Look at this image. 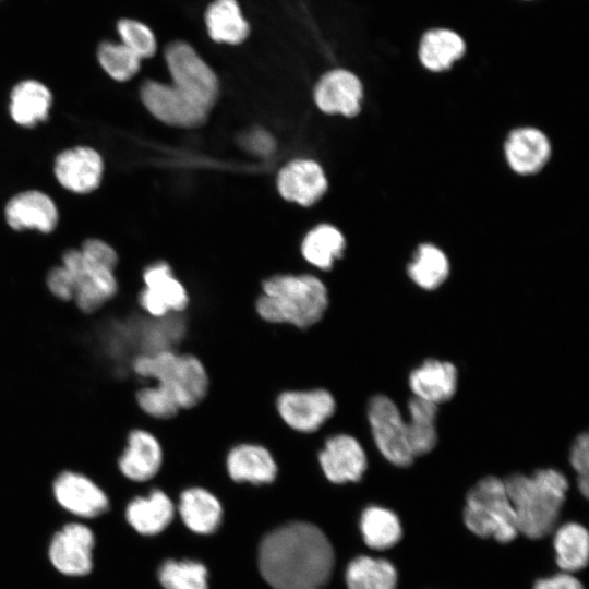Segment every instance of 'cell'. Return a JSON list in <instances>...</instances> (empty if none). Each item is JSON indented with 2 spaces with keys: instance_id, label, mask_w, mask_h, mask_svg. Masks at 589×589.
I'll return each instance as SVG.
<instances>
[{
  "instance_id": "1",
  "label": "cell",
  "mask_w": 589,
  "mask_h": 589,
  "mask_svg": "<svg viewBox=\"0 0 589 589\" xmlns=\"http://www.w3.org/2000/svg\"><path fill=\"white\" fill-rule=\"evenodd\" d=\"M334 550L327 537L309 522H289L264 537L259 567L274 589H317L333 573Z\"/></svg>"
},
{
  "instance_id": "2",
  "label": "cell",
  "mask_w": 589,
  "mask_h": 589,
  "mask_svg": "<svg viewBox=\"0 0 589 589\" xmlns=\"http://www.w3.org/2000/svg\"><path fill=\"white\" fill-rule=\"evenodd\" d=\"M252 306L264 324L306 332L324 320L330 297L325 283L313 274L280 273L261 283Z\"/></svg>"
},
{
  "instance_id": "3",
  "label": "cell",
  "mask_w": 589,
  "mask_h": 589,
  "mask_svg": "<svg viewBox=\"0 0 589 589\" xmlns=\"http://www.w3.org/2000/svg\"><path fill=\"white\" fill-rule=\"evenodd\" d=\"M129 365L141 383L163 386L173 397L181 412L202 405L211 392L207 365L199 354L188 349L135 353Z\"/></svg>"
},
{
  "instance_id": "4",
  "label": "cell",
  "mask_w": 589,
  "mask_h": 589,
  "mask_svg": "<svg viewBox=\"0 0 589 589\" xmlns=\"http://www.w3.org/2000/svg\"><path fill=\"white\" fill-rule=\"evenodd\" d=\"M518 532L530 539L549 534L564 504L568 481L558 470L539 469L531 476L512 474L504 480Z\"/></svg>"
},
{
  "instance_id": "5",
  "label": "cell",
  "mask_w": 589,
  "mask_h": 589,
  "mask_svg": "<svg viewBox=\"0 0 589 589\" xmlns=\"http://www.w3.org/2000/svg\"><path fill=\"white\" fill-rule=\"evenodd\" d=\"M467 528L481 538L510 542L518 533L516 517L504 480L488 476L468 492L464 509Z\"/></svg>"
},
{
  "instance_id": "6",
  "label": "cell",
  "mask_w": 589,
  "mask_h": 589,
  "mask_svg": "<svg viewBox=\"0 0 589 589\" xmlns=\"http://www.w3.org/2000/svg\"><path fill=\"white\" fill-rule=\"evenodd\" d=\"M273 407L279 422L290 432L318 434L337 412L334 393L325 386L294 387L279 390Z\"/></svg>"
},
{
  "instance_id": "7",
  "label": "cell",
  "mask_w": 589,
  "mask_h": 589,
  "mask_svg": "<svg viewBox=\"0 0 589 589\" xmlns=\"http://www.w3.org/2000/svg\"><path fill=\"white\" fill-rule=\"evenodd\" d=\"M165 60L172 85L209 111L219 93L217 76L209 65L184 41L169 44L165 49Z\"/></svg>"
},
{
  "instance_id": "8",
  "label": "cell",
  "mask_w": 589,
  "mask_h": 589,
  "mask_svg": "<svg viewBox=\"0 0 589 589\" xmlns=\"http://www.w3.org/2000/svg\"><path fill=\"white\" fill-rule=\"evenodd\" d=\"M142 280L144 286L137 294V304L147 317L163 318L190 310V292L168 263L158 261L147 265Z\"/></svg>"
},
{
  "instance_id": "9",
  "label": "cell",
  "mask_w": 589,
  "mask_h": 589,
  "mask_svg": "<svg viewBox=\"0 0 589 589\" xmlns=\"http://www.w3.org/2000/svg\"><path fill=\"white\" fill-rule=\"evenodd\" d=\"M61 265L74 278L73 302L81 313L95 314L118 293L119 285L115 271L87 262L80 250H68L62 256Z\"/></svg>"
},
{
  "instance_id": "10",
  "label": "cell",
  "mask_w": 589,
  "mask_h": 589,
  "mask_svg": "<svg viewBox=\"0 0 589 589\" xmlns=\"http://www.w3.org/2000/svg\"><path fill=\"white\" fill-rule=\"evenodd\" d=\"M366 418L373 441L380 453L397 467H408L412 456L406 436V422L397 405L385 395L371 397Z\"/></svg>"
},
{
  "instance_id": "11",
  "label": "cell",
  "mask_w": 589,
  "mask_h": 589,
  "mask_svg": "<svg viewBox=\"0 0 589 589\" xmlns=\"http://www.w3.org/2000/svg\"><path fill=\"white\" fill-rule=\"evenodd\" d=\"M165 456L164 444L156 431L151 426L135 425L125 434L117 466L129 481L144 483L160 472Z\"/></svg>"
},
{
  "instance_id": "12",
  "label": "cell",
  "mask_w": 589,
  "mask_h": 589,
  "mask_svg": "<svg viewBox=\"0 0 589 589\" xmlns=\"http://www.w3.org/2000/svg\"><path fill=\"white\" fill-rule=\"evenodd\" d=\"M324 477L334 484L358 482L368 468V457L357 437L346 432L327 434L316 449Z\"/></svg>"
},
{
  "instance_id": "13",
  "label": "cell",
  "mask_w": 589,
  "mask_h": 589,
  "mask_svg": "<svg viewBox=\"0 0 589 589\" xmlns=\"http://www.w3.org/2000/svg\"><path fill=\"white\" fill-rule=\"evenodd\" d=\"M145 108L159 121L178 128H196L202 125L208 110L195 104L172 84L154 80L145 81L140 89Z\"/></svg>"
},
{
  "instance_id": "14",
  "label": "cell",
  "mask_w": 589,
  "mask_h": 589,
  "mask_svg": "<svg viewBox=\"0 0 589 589\" xmlns=\"http://www.w3.org/2000/svg\"><path fill=\"white\" fill-rule=\"evenodd\" d=\"M224 465L230 480L253 485L273 483L279 470L273 450L253 440L232 443L225 452Z\"/></svg>"
},
{
  "instance_id": "15",
  "label": "cell",
  "mask_w": 589,
  "mask_h": 589,
  "mask_svg": "<svg viewBox=\"0 0 589 589\" xmlns=\"http://www.w3.org/2000/svg\"><path fill=\"white\" fill-rule=\"evenodd\" d=\"M93 531L81 522H71L55 533L49 544V560L61 574L71 577L87 575L93 568Z\"/></svg>"
},
{
  "instance_id": "16",
  "label": "cell",
  "mask_w": 589,
  "mask_h": 589,
  "mask_svg": "<svg viewBox=\"0 0 589 589\" xmlns=\"http://www.w3.org/2000/svg\"><path fill=\"white\" fill-rule=\"evenodd\" d=\"M52 494L63 509L80 518L98 517L109 507L106 492L92 478L75 470L57 474Z\"/></svg>"
},
{
  "instance_id": "17",
  "label": "cell",
  "mask_w": 589,
  "mask_h": 589,
  "mask_svg": "<svg viewBox=\"0 0 589 589\" xmlns=\"http://www.w3.org/2000/svg\"><path fill=\"white\" fill-rule=\"evenodd\" d=\"M363 85L346 69H334L321 76L314 88L317 108L327 115L356 117L362 109Z\"/></svg>"
},
{
  "instance_id": "18",
  "label": "cell",
  "mask_w": 589,
  "mask_h": 589,
  "mask_svg": "<svg viewBox=\"0 0 589 589\" xmlns=\"http://www.w3.org/2000/svg\"><path fill=\"white\" fill-rule=\"evenodd\" d=\"M503 151L508 167L515 173L533 176L548 165L552 145L548 135L540 129L519 127L508 133Z\"/></svg>"
},
{
  "instance_id": "19",
  "label": "cell",
  "mask_w": 589,
  "mask_h": 589,
  "mask_svg": "<svg viewBox=\"0 0 589 589\" xmlns=\"http://www.w3.org/2000/svg\"><path fill=\"white\" fill-rule=\"evenodd\" d=\"M55 175L67 190L84 194L101 182L104 161L100 154L88 146H76L60 153L55 161Z\"/></svg>"
},
{
  "instance_id": "20",
  "label": "cell",
  "mask_w": 589,
  "mask_h": 589,
  "mask_svg": "<svg viewBox=\"0 0 589 589\" xmlns=\"http://www.w3.org/2000/svg\"><path fill=\"white\" fill-rule=\"evenodd\" d=\"M276 184L285 200L302 206L315 204L327 190L324 170L311 159L288 163L278 172Z\"/></svg>"
},
{
  "instance_id": "21",
  "label": "cell",
  "mask_w": 589,
  "mask_h": 589,
  "mask_svg": "<svg viewBox=\"0 0 589 589\" xmlns=\"http://www.w3.org/2000/svg\"><path fill=\"white\" fill-rule=\"evenodd\" d=\"M4 214L11 228L33 229L44 233L53 231L59 219L52 199L37 190L24 191L11 197Z\"/></svg>"
},
{
  "instance_id": "22",
  "label": "cell",
  "mask_w": 589,
  "mask_h": 589,
  "mask_svg": "<svg viewBox=\"0 0 589 589\" xmlns=\"http://www.w3.org/2000/svg\"><path fill=\"white\" fill-rule=\"evenodd\" d=\"M457 386L458 371L448 361L428 359L409 375V387L414 397L437 406L452 399Z\"/></svg>"
},
{
  "instance_id": "23",
  "label": "cell",
  "mask_w": 589,
  "mask_h": 589,
  "mask_svg": "<svg viewBox=\"0 0 589 589\" xmlns=\"http://www.w3.org/2000/svg\"><path fill=\"white\" fill-rule=\"evenodd\" d=\"M175 506L171 498L160 489H153L145 496L131 500L125 508V518L141 534L154 536L161 532L172 520Z\"/></svg>"
},
{
  "instance_id": "24",
  "label": "cell",
  "mask_w": 589,
  "mask_h": 589,
  "mask_svg": "<svg viewBox=\"0 0 589 589\" xmlns=\"http://www.w3.org/2000/svg\"><path fill=\"white\" fill-rule=\"evenodd\" d=\"M178 508L185 526L196 533H212L220 525L221 504L205 488L190 486L183 490L179 496Z\"/></svg>"
},
{
  "instance_id": "25",
  "label": "cell",
  "mask_w": 589,
  "mask_h": 589,
  "mask_svg": "<svg viewBox=\"0 0 589 589\" xmlns=\"http://www.w3.org/2000/svg\"><path fill=\"white\" fill-rule=\"evenodd\" d=\"M51 104L52 95L45 84L25 80L12 88L9 112L15 123L35 127L48 118Z\"/></svg>"
},
{
  "instance_id": "26",
  "label": "cell",
  "mask_w": 589,
  "mask_h": 589,
  "mask_svg": "<svg viewBox=\"0 0 589 589\" xmlns=\"http://www.w3.org/2000/svg\"><path fill=\"white\" fill-rule=\"evenodd\" d=\"M466 44L455 32L435 28L425 32L419 45V60L431 72H444L462 58Z\"/></svg>"
},
{
  "instance_id": "27",
  "label": "cell",
  "mask_w": 589,
  "mask_h": 589,
  "mask_svg": "<svg viewBox=\"0 0 589 589\" xmlns=\"http://www.w3.org/2000/svg\"><path fill=\"white\" fill-rule=\"evenodd\" d=\"M345 249L344 235L329 224H321L312 228L301 243L303 259L323 272H328L334 267L335 262L342 257Z\"/></svg>"
},
{
  "instance_id": "28",
  "label": "cell",
  "mask_w": 589,
  "mask_h": 589,
  "mask_svg": "<svg viewBox=\"0 0 589 589\" xmlns=\"http://www.w3.org/2000/svg\"><path fill=\"white\" fill-rule=\"evenodd\" d=\"M205 24L214 41L238 45L250 33V26L243 17L236 0H215L205 11Z\"/></svg>"
},
{
  "instance_id": "29",
  "label": "cell",
  "mask_w": 589,
  "mask_h": 589,
  "mask_svg": "<svg viewBox=\"0 0 589 589\" xmlns=\"http://www.w3.org/2000/svg\"><path fill=\"white\" fill-rule=\"evenodd\" d=\"M409 421L406 436L413 457L430 453L437 443L436 416L438 406L418 397L408 401Z\"/></svg>"
},
{
  "instance_id": "30",
  "label": "cell",
  "mask_w": 589,
  "mask_h": 589,
  "mask_svg": "<svg viewBox=\"0 0 589 589\" xmlns=\"http://www.w3.org/2000/svg\"><path fill=\"white\" fill-rule=\"evenodd\" d=\"M450 265L445 252L433 243L418 245L407 273L410 279L424 290H435L449 276Z\"/></svg>"
},
{
  "instance_id": "31",
  "label": "cell",
  "mask_w": 589,
  "mask_h": 589,
  "mask_svg": "<svg viewBox=\"0 0 589 589\" xmlns=\"http://www.w3.org/2000/svg\"><path fill=\"white\" fill-rule=\"evenodd\" d=\"M348 589H396L397 572L387 560L358 556L346 570Z\"/></svg>"
},
{
  "instance_id": "32",
  "label": "cell",
  "mask_w": 589,
  "mask_h": 589,
  "mask_svg": "<svg viewBox=\"0 0 589 589\" xmlns=\"http://www.w3.org/2000/svg\"><path fill=\"white\" fill-rule=\"evenodd\" d=\"M554 549L562 570L573 573L584 568L589 556L588 531L576 522L563 525L555 532Z\"/></svg>"
},
{
  "instance_id": "33",
  "label": "cell",
  "mask_w": 589,
  "mask_h": 589,
  "mask_svg": "<svg viewBox=\"0 0 589 589\" xmlns=\"http://www.w3.org/2000/svg\"><path fill=\"white\" fill-rule=\"evenodd\" d=\"M360 529L365 544L374 550L392 548L402 534L397 515L380 506H370L363 510Z\"/></svg>"
},
{
  "instance_id": "34",
  "label": "cell",
  "mask_w": 589,
  "mask_h": 589,
  "mask_svg": "<svg viewBox=\"0 0 589 589\" xmlns=\"http://www.w3.org/2000/svg\"><path fill=\"white\" fill-rule=\"evenodd\" d=\"M133 398L140 413L153 423L169 422L181 413L173 397L157 383H142Z\"/></svg>"
},
{
  "instance_id": "35",
  "label": "cell",
  "mask_w": 589,
  "mask_h": 589,
  "mask_svg": "<svg viewBox=\"0 0 589 589\" xmlns=\"http://www.w3.org/2000/svg\"><path fill=\"white\" fill-rule=\"evenodd\" d=\"M158 578L164 589H208L206 567L193 561H166Z\"/></svg>"
},
{
  "instance_id": "36",
  "label": "cell",
  "mask_w": 589,
  "mask_h": 589,
  "mask_svg": "<svg viewBox=\"0 0 589 589\" xmlns=\"http://www.w3.org/2000/svg\"><path fill=\"white\" fill-rule=\"evenodd\" d=\"M97 59L103 70L118 82L132 79L139 72L142 60L121 43L112 41L98 46Z\"/></svg>"
},
{
  "instance_id": "37",
  "label": "cell",
  "mask_w": 589,
  "mask_h": 589,
  "mask_svg": "<svg viewBox=\"0 0 589 589\" xmlns=\"http://www.w3.org/2000/svg\"><path fill=\"white\" fill-rule=\"evenodd\" d=\"M117 32L121 44L134 52L140 59L154 56L157 45L153 31L144 23L122 19L117 23Z\"/></svg>"
},
{
  "instance_id": "38",
  "label": "cell",
  "mask_w": 589,
  "mask_h": 589,
  "mask_svg": "<svg viewBox=\"0 0 589 589\" xmlns=\"http://www.w3.org/2000/svg\"><path fill=\"white\" fill-rule=\"evenodd\" d=\"M588 460H589V438L588 433L579 434L570 448L569 461L577 472V485L580 493L588 497L589 481H588Z\"/></svg>"
},
{
  "instance_id": "39",
  "label": "cell",
  "mask_w": 589,
  "mask_h": 589,
  "mask_svg": "<svg viewBox=\"0 0 589 589\" xmlns=\"http://www.w3.org/2000/svg\"><path fill=\"white\" fill-rule=\"evenodd\" d=\"M49 292L62 302H71L74 298L75 283L72 275L62 266L52 267L46 277Z\"/></svg>"
},
{
  "instance_id": "40",
  "label": "cell",
  "mask_w": 589,
  "mask_h": 589,
  "mask_svg": "<svg viewBox=\"0 0 589 589\" xmlns=\"http://www.w3.org/2000/svg\"><path fill=\"white\" fill-rule=\"evenodd\" d=\"M83 257L93 264L116 269L118 265V254L107 242L99 239L86 240L80 249Z\"/></svg>"
},
{
  "instance_id": "41",
  "label": "cell",
  "mask_w": 589,
  "mask_h": 589,
  "mask_svg": "<svg viewBox=\"0 0 589 589\" xmlns=\"http://www.w3.org/2000/svg\"><path fill=\"white\" fill-rule=\"evenodd\" d=\"M240 143L247 151L259 156H268L275 151L274 137L262 129L248 131L242 135Z\"/></svg>"
},
{
  "instance_id": "42",
  "label": "cell",
  "mask_w": 589,
  "mask_h": 589,
  "mask_svg": "<svg viewBox=\"0 0 589 589\" xmlns=\"http://www.w3.org/2000/svg\"><path fill=\"white\" fill-rule=\"evenodd\" d=\"M533 589H585L582 584L569 573H561L536 581Z\"/></svg>"
},
{
  "instance_id": "43",
  "label": "cell",
  "mask_w": 589,
  "mask_h": 589,
  "mask_svg": "<svg viewBox=\"0 0 589 589\" xmlns=\"http://www.w3.org/2000/svg\"><path fill=\"white\" fill-rule=\"evenodd\" d=\"M318 589V588H317Z\"/></svg>"
}]
</instances>
